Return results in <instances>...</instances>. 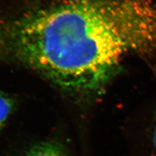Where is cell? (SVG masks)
<instances>
[{
	"mask_svg": "<svg viewBox=\"0 0 156 156\" xmlns=\"http://www.w3.org/2000/svg\"><path fill=\"white\" fill-rule=\"evenodd\" d=\"M13 108V100L9 96L0 92V130L5 124Z\"/></svg>",
	"mask_w": 156,
	"mask_h": 156,
	"instance_id": "2",
	"label": "cell"
},
{
	"mask_svg": "<svg viewBox=\"0 0 156 156\" xmlns=\"http://www.w3.org/2000/svg\"><path fill=\"white\" fill-rule=\"evenodd\" d=\"M25 156H66V155L57 145L42 143L31 147Z\"/></svg>",
	"mask_w": 156,
	"mask_h": 156,
	"instance_id": "1",
	"label": "cell"
},
{
	"mask_svg": "<svg viewBox=\"0 0 156 156\" xmlns=\"http://www.w3.org/2000/svg\"><path fill=\"white\" fill-rule=\"evenodd\" d=\"M153 143L154 146L156 150V124L155 125L154 129V132H153Z\"/></svg>",
	"mask_w": 156,
	"mask_h": 156,
	"instance_id": "3",
	"label": "cell"
}]
</instances>
